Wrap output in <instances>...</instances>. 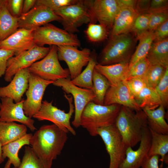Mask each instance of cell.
Returning a JSON list of instances; mask_svg holds the SVG:
<instances>
[{"label": "cell", "instance_id": "cell-1", "mask_svg": "<svg viewBox=\"0 0 168 168\" xmlns=\"http://www.w3.org/2000/svg\"><path fill=\"white\" fill-rule=\"evenodd\" d=\"M67 133L54 124L44 125L33 135L30 144L40 160L52 165L62 152L68 139Z\"/></svg>", "mask_w": 168, "mask_h": 168}, {"label": "cell", "instance_id": "cell-2", "mask_svg": "<svg viewBox=\"0 0 168 168\" xmlns=\"http://www.w3.org/2000/svg\"><path fill=\"white\" fill-rule=\"evenodd\" d=\"M114 124L127 148H132L141 141L143 128L147 126V116L142 109L135 111L121 106Z\"/></svg>", "mask_w": 168, "mask_h": 168}, {"label": "cell", "instance_id": "cell-3", "mask_svg": "<svg viewBox=\"0 0 168 168\" xmlns=\"http://www.w3.org/2000/svg\"><path fill=\"white\" fill-rule=\"evenodd\" d=\"M137 40L135 35L131 32L110 38L107 44L97 57L98 64L107 65L129 62Z\"/></svg>", "mask_w": 168, "mask_h": 168}, {"label": "cell", "instance_id": "cell-4", "mask_svg": "<svg viewBox=\"0 0 168 168\" xmlns=\"http://www.w3.org/2000/svg\"><path fill=\"white\" fill-rule=\"evenodd\" d=\"M121 105L113 104L105 105L93 101L85 106L82 113L80 125L92 136L98 135V128L114 124Z\"/></svg>", "mask_w": 168, "mask_h": 168}, {"label": "cell", "instance_id": "cell-5", "mask_svg": "<svg viewBox=\"0 0 168 168\" xmlns=\"http://www.w3.org/2000/svg\"><path fill=\"white\" fill-rule=\"evenodd\" d=\"M54 12L61 18L63 29L71 34L79 32L78 28L84 24L94 23L86 0H77Z\"/></svg>", "mask_w": 168, "mask_h": 168}, {"label": "cell", "instance_id": "cell-6", "mask_svg": "<svg viewBox=\"0 0 168 168\" xmlns=\"http://www.w3.org/2000/svg\"><path fill=\"white\" fill-rule=\"evenodd\" d=\"M33 34L35 44L39 46L44 47L46 44L77 47L81 46L77 35L70 33L49 23L34 30Z\"/></svg>", "mask_w": 168, "mask_h": 168}, {"label": "cell", "instance_id": "cell-7", "mask_svg": "<svg viewBox=\"0 0 168 168\" xmlns=\"http://www.w3.org/2000/svg\"><path fill=\"white\" fill-rule=\"evenodd\" d=\"M64 96L68 102L69 110L68 113L61 110L53 105V101L44 100L42 102L39 111L33 117L39 121L48 120L52 122L60 128L67 133L73 135L76 132L71 125L70 120L74 112V106L72 104V97L64 93Z\"/></svg>", "mask_w": 168, "mask_h": 168}, {"label": "cell", "instance_id": "cell-8", "mask_svg": "<svg viewBox=\"0 0 168 168\" xmlns=\"http://www.w3.org/2000/svg\"><path fill=\"white\" fill-rule=\"evenodd\" d=\"M46 55L39 61L33 63L28 68L30 73L48 81H55L70 76L68 68H63L58 59L57 47L50 46Z\"/></svg>", "mask_w": 168, "mask_h": 168}, {"label": "cell", "instance_id": "cell-9", "mask_svg": "<svg viewBox=\"0 0 168 168\" xmlns=\"http://www.w3.org/2000/svg\"><path fill=\"white\" fill-rule=\"evenodd\" d=\"M97 132L110 156L109 168H119L125 158L127 147L114 124L100 128Z\"/></svg>", "mask_w": 168, "mask_h": 168}, {"label": "cell", "instance_id": "cell-10", "mask_svg": "<svg viewBox=\"0 0 168 168\" xmlns=\"http://www.w3.org/2000/svg\"><path fill=\"white\" fill-rule=\"evenodd\" d=\"M53 85L61 87L68 94H71L73 98L75 115L72 124L76 128L81 126L80 119L82 113L86 105L93 101L95 95L91 90L76 86L71 82L70 78H61L54 81Z\"/></svg>", "mask_w": 168, "mask_h": 168}, {"label": "cell", "instance_id": "cell-11", "mask_svg": "<svg viewBox=\"0 0 168 168\" xmlns=\"http://www.w3.org/2000/svg\"><path fill=\"white\" fill-rule=\"evenodd\" d=\"M53 82L30 73L28 87L26 92V97L23 103V110L27 116L31 118L39 111L45 91L48 86Z\"/></svg>", "mask_w": 168, "mask_h": 168}, {"label": "cell", "instance_id": "cell-12", "mask_svg": "<svg viewBox=\"0 0 168 168\" xmlns=\"http://www.w3.org/2000/svg\"><path fill=\"white\" fill-rule=\"evenodd\" d=\"M49 49V47L35 45L31 49L10 58L7 61L4 75L5 80L10 82L18 71L29 68L34 63L43 58L48 54Z\"/></svg>", "mask_w": 168, "mask_h": 168}, {"label": "cell", "instance_id": "cell-13", "mask_svg": "<svg viewBox=\"0 0 168 168\" xmlns=\"http://www.w3.org/2000/svg\"><path fill=\"white\" fill-rule=\"evenodd\" d=\"M57 47L58 60L66 63L70 79L72 80L79 75L82 72L83 68L87 65L91 51L89 48H84L80 50L77 47L71 45Z\"/></svg>", "mask_w": 168, "mask_h": 168}, {"label": "cell", "instance_id": "cell-14", "mask_svg": "<svg viewBox=\"0 0 168 168\" xmlns=\"http://www.w3.org/2000/svg\"><path fill=\"white\" fill-rule=\"evenodd\" d=\"M94 23L98 21L111 30L122 5L120 0H86Z\"/></svg>", "mask_w": 168, "mask_h": 168}, {"label": "cell", "instance_id": "cell-15", "mask_svg": "<svg viewBox=\"0 0 168 168\" xmlns=\"http://www.w3.org/2000/svg\"><path fill=\"white\" fill-rule=\"evenodd\" d=\"M54 21L61 22V18L54 11L45 6L35 5L18 18L19 28L35 30Z\"/></svg>", "mask_w": 168, "mask_h": 168}, {"label": "cell", "instance_id": "cell-16", "mask_svg": "<svg viewBox=\"0 0 168 168\" xmlns=\"http://www.w3.org/2000/svg\"><path fill=\"white\" fill-rule=\"evenodd\" d=\"M1 105L0 108V121L4 122H17L26 125L32 131L36 130L34 121L27 116L23 109V99L16 103L8 97L0 98Z\"/></svg>", "mask_w": 168, "mask_h": 168}, {"label": "cell", "instance_id": "cell-17", "mask_svg": "<svg viewBox=\"0 0 168 168\" xmlns=\"http://www.w3.org/2000/svg\"><path fill=\"white\" fill-rule=\"evenodd\" d=\"M138 149L133 150L128 147L125 159L119 168H140L148 156L151 143V135L147 125L143 129L142 137Z\"/></svg>", "mask_w": 168, "mask_h": 168}, {"label": "cell", "instance_id": "cell-18", "mask_svg": "<svg viewBox=\"0 0 168 168\" xmlns=\"http://www.w3.org/2000/svg\"><path fill=\"white\" fill-rule=\"evenodd\" d=\"M117 104L134 111L142 110L129 90L125 81L110 86L105 96L103 105Z\"/></svg>", "mask_w": 168, "mask_h": 168}, {"label": "cell", "instance_id": "cell-19", "mask_svg": "<svg viewBox=\"0 0 168 168\" xmlns=\"http://www.w3.org/2000/svg\"><path fill=\"white\" fill-rule=\"evenodd\" d=\"M33 29L18 28L15 32L0 42V49L12 50L16 56L36 45Z\"/></svg>", "mask_w": 168, "mask_h": 168}, {"label": "cell", "instance_id": "cell-20", "mask_svg": "<svg viewBox=\"0 0 168 168\" xmlns=\"http://www.w3.org/2000/svg\"><path fill=\"white\" fill-rule=\"evenodd\" d=\"M28 68L19 70L7 86L0 87V98L8 97L16 103L21 101L28 87L30 74Z\"/></svg>", "mask_w": 168, "mask_h": 168}, {"label": "cell", "instance_id": "cell-21", "mask_svg": "<svg viewBox=\"0 0 168 168\" xmlns=\"http://www.w3.org/2000/svg\"><path fill=\"white\" fill-rule=\"evenodd\" d=\"M138 15L134 7L122 6L115 17L109 37L130 32Z\"/></svg>", "mask_w": 168, "mask_h": 168}, {"label": "cell", "instance_id": "cell-22", "mask_svg": "<svg viewBox=\"0 0 168 168\" xmlns=\"http://www.w3.org/2000/svg\"><path fill=\"white\" fill-rule=\"evenodd\" d=\"M95 69L105 77L110 86H114L127 78L129 62H123L107 65L97 64Z\"/></svg>", "mask_w": 168, "mask_h": 168}, {"label": "cell", "instance_id": "cell-23", "mask_svg": "<svg viewBox=\"0 0 168 168\" xmlns=\"http://www.w3.org/2000/svg\"><path fill=\"white\" fill-rule=\"evenodd\" d=\"M145 113L147 125L152 130L159 133L168 135V124L165 119V108L161 105L153 110L142 109Z\"/></svg>", "mask_w": 168, "mask_h": 168}, {"label": "cell", "instance_id": "cell-24", "mask_svg": "<svg viewBox=\"0 0 168 168\" xmlns=\"http://www.w3.org/2000/svg\"><path fill=\"white\" fill-rule=\"evenodd\" d=\"M27 131L24 124L0 121V143L2 146L18 139L26 134Z\"/></svg>", "mask_w": 168, "mask_h": 168}, {"label": "cell", "instance_id": "cell-25", "mask_svg": "<svg viewBox=\"0 0 168 168\" xmlns=\"http://www.w3.org/2000/svg\"><path fill=\"white\" fill-rule=\"evenodd\" d=\"M7 0L0 7V42L18 28V18L13 16L7 7Z\"/></svg>", "mask_w": 168, "mask_h": 168}, {"label": "cell", "instance_id": "cell-26", "mask_svg": "<svg viewBox=\"0 0 168 168\" xmlns=\"http://www.w3.org/2000/svg\"><path fill=\"white\" fill-rule=\"evenodd\" d=\"M32 135L31 133H27L21 138L2 146L3 158L7 157L14 167H17L20 164L21 161L18 156L19 150L24 146L30 144Z\"/></svg>", "mask_w": 168, "mask_h": 168}, {"label": "cell", "instance_id": "cell-27", "mask_svg": "<svg viewBox=\"0 0 168 168\" xmlns=\"http://www.w3.org/2000/svg\"><path fill=\"white\" fill-rule=\"evenodd\" d=\"M146 58L150 64L168 67V38L153 42Z\"/></svg>", "mask_w": 168, "mask_h": 168}, {"label": "cell", "instance_id": "cell-28", "mask_svg": "<svg viewBox=\"0 0 168 168\" xmlns=\"http://www.w3.org/2000/svg\"><path fill=\"white\" fill-rule=\"evenodd\" d=\"M138 44L129 62V69L141 59L146 57L154 41V32L147 31L137 37Z\"/></svg>", "mask_w": 168, "mask_h": 168}, {"label": "cell", "instance_id": "cell-29", "mask_svg": "<svg viewBox=\"0 0 168 168\" xmlns=\"http://www.w3.org/2000/svg\"><path fill=\"white\" fill-rule=\"evenodd\" d=\"M98 63L95 51L91 52L89 61L85 69L77 77L71 80L72 83L79 87L93 91L92 76L96 65Z\"/></svg>", "mask_w": 168, "mask_h": 168}, {"label": "cell", "instance_id": "cell-30", "mask_svg": "<svg viewBox=\"0 0 168 168\" xmlns=\"http://www.w3.org/2000/svg\"><path fill=\"white\" fill-rule=\"evenodd\" d=\"M149 129L151 135V143L148 156L158 155L161 157L160 160L162 165L168 152V135L159 133Z\"/></svg>", "mask_w": 168, "mask_h": 168}, {"label": "cell", "instance_id": "cell-31", "mask_svg": "<svg viewBox=\"0 0 168 168\" xmlns=\"http://www.w3.org/2000/svg\"><path fill=\"white\" fill-rule=\"evenodd\" d=\"M136 100L141 109L153 110L161 105L160 97L154 88L147 86L142 90Z\"/></svg>", "mask_w": 168, "mask_h": 168}, {"label": "cell", "instance_id": "cell-32", "mask_svg": "<svg viewBox=\"0 0 168 168\" xmlns=\"http://www.w3.org/2000/svg\"><path fill=\"white\" fill-rule=\"evenodd\" d=\"M93 91L96 97L93 102L96 104L103 105L106 94L110 87V84L106 78L95 68L92 76Z\"/></svg>", "mask_w": 168, "mask_h": 168}, {"label": "cell", "instance_id": "cell-33", "mask_svg": "<svg viewBox=\"0 0 168 168\" xmlns=\"http://www.w3.org/2000/svg\"><path fill=\"white\" fill-rule=\"evenodd\" d=\"M52 166L40 160L32 147L27 146L25 147L24 155L20 165L12 168H51Z\"/></svg>", "mask_w": 168, "mask_h": 168}, {"label": "cell", "instance_id": "cell-34", "mask_svg": "<svg viewBox=\"0 0 168 168\" xmlns=\"http://www.w3.org/2000/svg\"><path fill=\"white\" fill-rule=\"evenodd\" d=\"M84 32L88 40L92 43L102 42L107 39L110 34L109 30L99 23H89Z\"/></svg>", "mask_w": 168, "mask_h": 168}, {"label": "cell", "instance_id": "cell-35", "mask_svg": "<svg viewBox=\"0 0 168 168\" xmlns=\"http://www.w3.org/2000/svg\"><path fill=\"white\" fill-rule=\"evenodd\" d=\"M167 67L159 64H150L144 78L147 86L154 88L163 77Z\"/></svg>", "mask_w": 168, "mask_h": 168}, {"label": "cell", "instance_id": "cell-36", "mask_svg": "<svg viewBox=\"0 0 168 168\" xmlns=\"http://www.w3.org/2000/svg\"><path fill=\"white\" fill-rule=\"evenodd\" d=\"M149 17V12L139 14L135 19L130 32L133 33L137 37L148 31Z\"/></svg>", "mask_w": 168, "mask_h": 168}, {"label": "cell", "instance_id": "cell-37", "mask_svg": "<svg viewBox=\"0 0 168 168\" xmlns=\"http://www.w3.org/2000/svg\"><path fill=\"white\" fill-rule=\"evenodd\" d=\"M150 65V63L146 57L141 59L129 69L127 78L132 77L144 78Z\"/></svg>", "mask_w": 168, "mask_h": 168}, {"label": "cell", "instance_id": "cell-38", "mask_svg": "<svg viewBox=\"0 0 168 168\" xmlns=\"http://www.w3.org/2000/svg\"><path fill=\"white\" fill-rule=\"evenodd\" d=\"M154 89L160 97L161 105L165 108H167L168 106V67Z\"/></svg>", "mask_w": 168, "mask_h": 168}, {"label": "cell", "instance_id": "cell-39", "mask_svg": "<svg viewBox=\"0 0 168 168\" xmlns=\"http://www.w3.org/2000/svg\"><path fill=\"white\" fill-rule=\"evenodd\" d=\"M125 81L135 100L142 90L147 86L145 79L143 78L129 77Z\"/></svg>", "mask_w": 168, "mask_h": 168}, {"label": "cell", "instance_id": "cell-40", "mask_svg": "<svg viewBox=\"0 0 168 168\" xmlns=\"http://www.w3.org/2000/svg\"><path fill=\"white\" fill-rule=\"evenodd\" d=\"M149 13L148 31L154 32L158 27L168 20V11Z\"/></svg>", "mask_w": 168, "mask_h": 168}, {"label": "cell", "instance_id": "cell-41", "mask_svg": "<svg viewBox=\"0 0 168 168\" xmlns=\"http://www.w3.org/2000/svg\"><path fill=\"white\" fill-rule=\"evenodd\" d=\"M77 0H38L35 5L45 6L53 11L76 3Z\"/></svg>", "mask_w": 168, "mask_h": 168}, {"label": "cell", "instance_id": "cell-42", "mask_svg": "<svg viewBox=\"0 0 168 168\" xmlns=\"http://www.w3.org/2000/svg\"><path fill=\"white\" fill-rule=\"evenodd\" d=\"M24 0H7V7L11 15L19 18L22 14Z\"/></svg>", "mask_w": 168, "mask_h": 168}, {"label": "cell", "instance_id": "cell-43", "mask_svg": "<svg viewBox=\"0 0 168 168\" xmlns=\"http://www.w3.org/2000/svg\"><path fill=\"white\" fill-rule=\"evenodd\" d=\"M14 55L12 51L0 49V77L5 74L8 60Z\"/></svg>", "mask_w": 168, "mask_h": 168}, {"label": "cell", "instance_id": "cell-44", "mask_svg": "<svg viewBox=\"0 0 168 168\" xmlns=\"http://www.w3.org/2000/svg\"><path fill=\"white\" fill-rule=\"evenodd\" d=\"M167 0H151L148 10L149 13L168 11Z\"/></svg>", "mask_w": 168, "mask_h": 168}, {"label": "cell", "instance_id": "cell-45", "mask_svg": "<svg viewBox=\"0 0 168 168\" xmlns=\"http://www.w3.org/2000/svg\"><path fill=\"white\" fill-rule=\"evenodd\" d=\"M155 38L154 42L161 41L168 38V20L158 27L154 31Z\"/></svg>", "mask_w": 168, "mask_h": 168}, {"label": "cell", "instance_id": "cell-46", "mask_svg": "<svg viewBox=\"0 0 168 168\" xmlns=\"http://www.w3.org/2000/svg\"><path fill=\"white\" fill-rule=\"evenodd\" d=\"M160 156L154 155L147 156L142 165L141 168H159L158 162ZM165 168H168L166 167Z\"/></svg>", "mask_w": 168, "mask_h": 168}, {"label": "cell", "instance_id": "cell-47", "mask_svg": "<svg viewBox=\"0 0 168 168\" xmlns=\"http://www.w3.org/2000/svg\"><path fill=\"white\" fill-rule=\"evenodd\" d=\"M151 0H136L135 9L139 14L148 12Z\"/></svg>", "mask_w": 168, "mask_h": 168}, {"label": "cell", "instance_id": "cell-48", "mask_svg": "<svg viewBox=\"0 0 168 168\" xmlns=\"http://www.w3.org/2000/svg\"><path fill=\"white\" fill-rule=\"evenodd\" d=\"M36 1V0H24L22 14L26 13L29 12L35 6Z\"/></svg>", "mask_w": 168, "mask_h": 168}, {"label": "cell", "instance_id": "cell-49", "mask_svg": "<svg viewBox=\"0 0 168 168\" xmlns=\"http://www.w3.org/2000/svg\"><path fill=\"white\" fill-rule=\"evenodd\" d=\"M2 146L0 143V164L3 162L5 159L2 156Z\"/></svg>", "mask_w": 168, "mask_h": 168}, {"label": "cell", "instance_id": "cell-50", "mask_svg": "<svg viewBox=\"0 0 168 168\" xmlns=\"http://www.w3.org/2000/svg\"><path fill=\"white\" fill-rule=\"evenodd\" d=\"M11 163L9 160H8L5 164L4 168H11Z\"/></svg>", "mask_w": 168, "mask_h": 168}, {"label": "cell", "instance_id": "cell-51", "mask_svg": "<svg viewBox=\"0 0 168 168\" xmlns=\"http://www.w3.org/2000/svg\"><path fill=\"white\" fill-rule=\"evenodd\" d=\"M5 0H0V7L3 4Z\"/></svg>", "mask_w": 168, "mask_h": 168}, {"label": "cell", "instance_id": "cell-52", "mask_svg": "<svg viewBox=\"0 0 168 168\" xmlns=\"http://www.w3.org/2000/svg\"><path fill=\"white\" fill-rule=\"evenodd\" d=\"M1 103H0V108H1Z\"/></svg>", "mask_w": 168, "mask_h": 168}]
</instances>
